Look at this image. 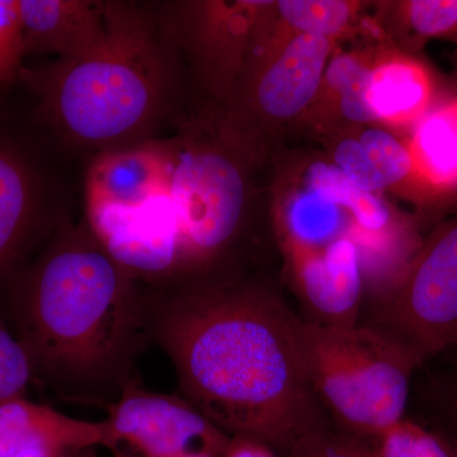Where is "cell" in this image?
Masks as SVG:
<instances>
[{"instance_id":"cell-1","label":"cell","mask_w":457,"mask_h":457,"mask_svg":"<svg viewBox=\"0 0 457 457\" xmlns=\"http://www.w3.org/2000/svg\"><path fill=\"white\" fill-rule=\"evenodd\" d=\"M300 319L254 285H185L149 299V336L170 357L183 398L230 437L257 438L285 456L326 425Z\"/></svg>"},{"instance_id":"cell-2","label":"cell","mask_w":457,"mask_h":457,"mask_svg":"<svg viewBox=\"0 0 457 457\" xmlns=\"http://www.w3.org/2000/svg\"><path fill=\"white\" fill-rule=\"evenodd\" d=\"M18 291L32 365L71 398L120 396L149 337V299L88 225L60 221Z\"/></svg>"},{"instance_id":"cell-3","label":"cell","mask_w":457,"mask_h":457,"mask_svg":"<svg viewBox=\"0 0 457 457\" xmlns=\"http://www.w3.org/2000/svg\"><path fill=\"white\" fill-rule=\"evenodd\" d=\"M104 16L106 35L95 50L20 74L55 145L96 154L153 140L173 114L183 71L155 8L104 2Z\"/></svg>"},{"instance_id":"cell-4","label":"cell","mask_w":457,"mask_h":457,"mask_svg":"<svg viewBox=\"0 0 457 457\" xmlns=\"http://www.w3.org/2000/svg\"><path fill=\"white\" fill-rule=\"evenodd\" d=\"M306 372L337 429L378 442L404 420L411 378L425 361L378 328L319 326L300 319Z\"/></svg>"},{"instance_id":"cell-5","label":"cell","mask_w":457,"mask_h":457,"mask_svg":"<svg viewBox=\"0 0 457 457\" xmlns=\"http://www.w3.org/2000/svg\"><path fill=\"white\" fill-rule=\"evenodd\" d=\"M245 69L213 120L216 132L251 163L269 134L303 117L317 97L335 41L279 29L257 33Z\"/></svg>"},{"instance_id":"cell-6","label":"cell","mask_w":457,"mask_h":457,"mask_svg":"<svg viewBox=\"0 0 457 457\" xmlns=\"http://www.w3.org/2000/svg\"><path fill=\"white\" fill-rule=\"evenodd\" d=\"M168 141L167 196L179 233V278L201 272L233 245L245 224L252 164L212 128Z\"/></svg>"},{"instance_id":"cell-7","label":"cell","mask_w":457,"mask_h":457,"mask_svg":"<svg viewBox=\"0 0 457 457\" xmlns=\"http://www.w3.org/2000/svg\"><path fill=\"white\" fill-rule=\"evenodd\" d=\"M374 323L426 361L457 350V209L423 237Z\"/></svg>"},{"instance_id":"cell-8","label":"cell","mask_w":457,"mask_h":457,"mask_svg":"<svg viewBox=\"0 0 457 457\" xmlns=\"http://www.w3.org/2000/svg\"><path fill=\"white\" fill-rule=\"evenodd\" d=\"M53 146L33 114L23 117L0 96V276L41 228L62 221L56 219L60 189L50 161Z\"/></svg>"},{"instance_id":"cell-9","label":"cell","mask_w":457,"mask_h":457,"mask_svg":"<svg viewBox=\"0 0 457 457\" xmlns=\"http://www.w3.org/2000/svg\"><path fill=\"white\" fill-rule=\"evenodd\" d=\"M270 2H171L155 8L180 65L220 107L234 89Z\"/></svg>"},{"instance_id":"cell-10","label":"cell","mask_w":457,"mask_h":457,"mask_svg":"<svg viewBox=\"0 0 457 457\" xmlns=\"http://www.w3.org/2000/svg\"><path fill=\"white\" fill-rule=\"evenodd\" d=\"M101 422V446L113 457H224L231 441L183 396L150 393L131 384Z\"/></svg>"},{"instance_id":"cell-11","label":"cell","mask_w":457,"mask_h":457,"mask_svg":"<svg viewBox=\"0 0 457 457\" xmlns=\"http://www.w3.org/2000/svg\"><path fill=\"white\" fill-rule=\"evenodd\" d=\"M285 255L295 293L309 314L305 320L333 328L359 326L366 285L360 249L351 237Z\"/></svg>"},{"instance_id":"cell-12","label":"cell","mask_w":457,"mask_h":457,"mask_svg":"<svg viewBox=\"0 0 457 457\" xmlns=\"http://www.w3.org/2000/svg\"><path fill=\"white\" fill-rule=\"evenodd\" d=\"M333 167L352 185L369 194L387 188H402L414 203L426 210L455 209L437 189L418 173L409 145L392 131L370 125L352 126L330 137Z\"/></svg>"},{"instance_id":"cell-13","label":"cell","mask_w":457,"mask_h":457,"mask_svg":"<svg viewBox=\"0 0 457 457\" xmlns=\"http://www.w3.org/2000/svg\"><path fill=\"white\" fill-rule=\"evenodd\" d=\"M168 170V141L101 153L87 171L86 206H140L167 191Z\"/></svg>"},{"instance_id":"cell-14","label":"cell","mask_w":457,"mask_h":457,"mask_svg":"<svg viewBox=\"0 0 457 457\" xmlns=\"http://www.w3.org/2000/svg\"><path fill=\"white\" fill-rule=\"evenodd\" d=\"M23 54L77 59L96 49L106 35L104 2L20 0Z\"/></svg>"},{"instance_id":"cell-15","label":"cell","mask_w":457,"mask_h":457,"mask_svg":"<svg viewBox=\"0 0 457 457\" xmlns=\"http://www.w3.org/2000/svg\"><path fill=\"white\" fill-rule=\"evenodd\" d=\"M102 433V422L69 417L25 398L0 405V457L32 449L66 453L101 446Z\"/></svg>"},{"instance_id":"cell-16","label":"cell","mask_w":457,"mask_h":457,"mask_svg":"<svg viewBox=\"0 0 457 457\" xmlns=\"http://www.w3.org/2000/svg\"><path fill=\"white\" fill-rule=\"evenodd\" d=\"M371 65L359 54L332 56L305 116H311L317 128L330 135L378 121L369 101Z\"/></svg>"},{"instance_id":"cell-17","label":"cell","mask_w":457,"mask_h":457,"mask_svg":"<svg viewBox=\"0 0 457 457\" xmlns=\"http://www.w3.org/2000/svg\"><path fill=\"white\" fill-rule=\"evenodd\" d=\"M432 96L431 75L407 54L390 53L371 65L369 101L378 121L417 123L431 110Z\"/></svg>"},{"instance_id":"cell-18","label":"cell","mask_w":457,"mask_h":457,"mask_svg":"<svg viewBox=\"0 0 457 457\" xmlns=\"http://www.w3.org/2000/svg\"><path fill=\"white\" fill-rule=\"evenodd\" d=\"M416 125L409 149L418 173L453 197L457 191V101L431 108Z\"/></svg>"},{"instance_id":"cell-19","label":"cell","mask_w":457,"mask_h":457,"mask_svg":"<svg viewBox=\"0 0 457 457\" xmlns=\"http://www.w3.org/2000/svg\"><path fill=\"white\" fill-rule=\"evenodd\" d=\"M360 3L345 0H279L273 16L285 32L336 40L356 20Z\"/></svg>"},{"instance_id":"cell-20","label":"cell","mask_w":457,"mask_h":457,"mask_svg":"<svg viewBox=\"0 0 457 457\" xmlns=\"http://www.w3.org/2000/svg\"><path fill=\"white\" fill-rule=\"evenodd\" d=\"M389 9L394 29L408 46L432 40L457 44V0L394 2Z\"/></svg>"},{"instance_id":"cell-21","label":"cell","mask_w":457,"mask_h":457,"mask_svg":"<svg viewBox=\"0 0 457 457\" xmlns=\"http://www.w3.org/2000/svg\"><path fill=\"white\" fill-rule=\"evenodd\" d=\"M381 457H457L441 433L405 417L378 441Z\"/></svg>"},{"instance_id":"cell-22","label":"cell","mask_w":457,"mask_h":457,"mask_svg":"<svg viewBox=\"0 0 457 457\" xmlns=\"http://www.w3.org/2000/svg\"><path fill=\"white\" fill-rule=\"evenodd\" d=\"M286 457H381L378 442L361 440L354 436L319 426L303 433Z\"/></svg>"},{"instance_id":"cell-23","label":"cell","mask_w":457,"mask_h":457,"mask_svg":"<svg viewBox=\"0 0 457 457\" xmlns=\"http://www.w3.org/2000/svg\"><path fill=\"white\" fill-rule=\"evenodd\" d=\"M32 370L31 357L25 345L8 332L0 318V405L23 398Z\"/></svg>"},{"instance_id":"cell-24","label":"cell","mask_w":457,"mask_h":457,"mask_svg":"<svg viewBox=\"0 0 457 457\" xmlns=\"http://www.w3.org/2000/svg\"><path fill=\"white\" fill-rule=\"evenodd\" d=\"M23 57L20 0H0V92L20 82Z\"/></svg>"},{"instance_id":"cell-25","label":"cell","mask_w":457,"mask_h":457,"mask_svg":"<svg viewBox=\"0 0 457 457\" xmlns=\"http://www.w3.org/2000/svg\"><path fill=\"white\" fill-rule=\"evenodd\" d=\"M440 416L435 431L441 433L457 451V374L441 390Z\"/></svg>"},{"instance_id":"cell-26","label":"cell","mask_w":457,"mask_h":457,"mask_svg":"<svg viewBox=\"0 0 457 457\" xmlns=\"http://www.w3.org/2000/svg\"><path fill=\"white\" fill-rule=\"evenodd\" d=\"M224 457H278V453L257 438L236 436L231 437Z\"/></svg>"},{"instance_id":"cell-27","label":"cell","mask_w":457,"mask_h":457,"mask_svg":"<svg viewBox=\"0 0 457 457\" xmlns=\"http://www.w3.org/2000/svg\"><path fill=\"white\" fill-rule=\"evenodd\" d=\"M65 453L49 449H32L23 451L12 457H64Z\"/></svg>"},{"instance_id":"cell-28","label":"cell","mask_w":457,"mask_h":457,"mask_svg":"<svg viewBox=\"0 0 457 457\" xmlns=\"http://www.w3.org/2000/svg\"><path fill=\"white\" fill-rule=\"evenodd\" d=\"M179 457H213L212 455H207V453H188V455H183Z\"/></svg>"}]
</instances>
